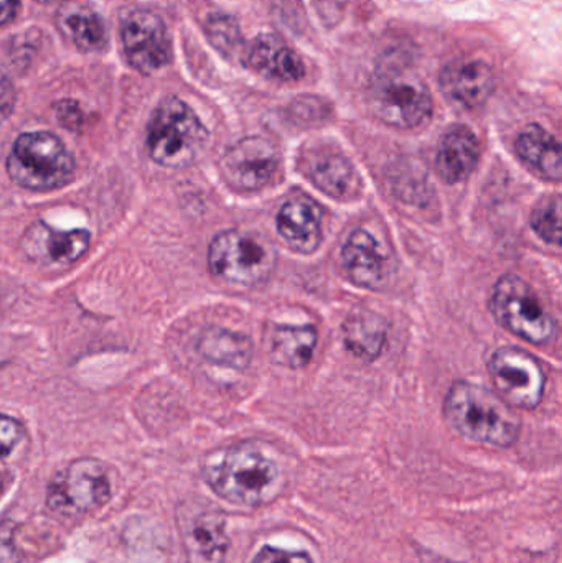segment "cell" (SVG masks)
Listing matches in <instances>:
<instances>
[{
  "label": "cell",
  "mask_w": 562,
  "mask_h": 563,
  "mask_svg": "<svg viewBox=\"0 0 562 563\" xmlns=\"http://www.w3.org/2000/svg\"><path fill=\"white\" fill-rule=\"evenodd\" d=\"M201 473L214 495L243 508L271 505L286 488L279 463L253 442L211 453Z\"/></svg>",
  "instance_id": "1"
},
{
  "label": "cell",
  "mask_w": 562,
  "mask_h": 563,
  "mask_svg": "<svg viewBox=\"0 0 562 563\" xmlns=\"http://www.w3.org/2000/svg\"><path fill=\"white\" fill-rule=\"evenodd\" d=\"M444 417L472 442L510 449L520 439V417L494 390L471 380L452 384L444 399Z\"/></svg>",
  "instance_id": "2"
},
{
  "label": "cell",
  "mask_w": 562,
  "mask_h": 563,
  "mask_svg": "<svg viewBox=\"0 0 562 563\" xmlns=\"http://www.w3.org/2000/svg\"><path fill=\"white\" fill-rule=\"evenodd\" d=\"M368 106L383 124L406 131L425 125L434 111L428 86L395 55L376 66L368 85Z\"/></svg>",
  "instance_id": "3"
},
{
  "label": "cell",
  "mask_w": 562,
  "mask_h": 563,
  "mask_svg": "<svg viewBox=\"0 0 562 563\" xmlns=\"http://www.w3.org/2000/svg\"><path fill=\"white\" fill-rule=\"evenodd\" d=\"M208 137V129L197 112L172 96L152 112L147 124L148 155L162 167L185 168L200 157Z\"/></svg>",
  "instance_id": "4"
},
{
  "label": "cell",
  "mask_w": 562,
  "mask_h": 563,
  "mask_svg": "<svg viewBox=\"0 0 562 563\" xmlns=\"http://www.w3.org/2000/svg\"><path fill=\"white\" fill-rule=\"evenodd\" d=\"M7 174L25 190H58L71 181L75 158L52 132H26L13 142Z\"/></svg>",
  "instance_id": "5"
},
{
  "label": "cell",
  "mask_w": 562,
  "mask_h": 563,
  "mask_svg": "<svg viewBox=\"0 0 562 563\" xmlns=\"http://www.w3.org/2000/svg\"><path fill=\"white\" fill-rule=\"evenodd\" d=\"M277 253L263 234L227 230L217 234L208 247V267L218 279L254 287L273 276Z\"/></svg>",
  "instance_id": "6"
},
{
  "label": "cell",
  "mask_w": 562,
  "mask_h": 563,
  "mask_svg": "<svg viewBox=\"0 0 562 563\" xmlns=\"http://www.w3.org/2000/svg\"><path fill=\"white\" fill-rule=\"evenodd\" d=\"M491 310L502 327L528 343L548 344L557 334V323L533 288L515 274L500 277L494 285Z\"/></svg>",
  "instance_id": "7"
},
{
  "label": "cell",
  "mask_w": 562,
  "mask_h": 563,
  "mask_svg": "<svg viewBox=\"0 0 562 563\" xmlns=\"http://www.w3.org/2000/svg\"><path fill=\"white\" fill-rule=\"evenodd\" d=\"M111 496L108 466L96 459H79L53 476L46 489V505L56 515L78 516L96 511Z\"/></svg>",
  "instance_id": "8"
},
{
  "label": "cell",
  "mask_w": 562,
  "mask_h": 563,
  "mask_svg": "<svg viewBox=\"0 0 562 563\" xmlns=\"http://www.w3.org/2000/svg\"><path fill=\"white\" fill-rule=\"evenodd\" d=\"M488 373L498 396L510 407L537 409L547 389L540 360L517 346H504L492 354Z\"/></svg>",
  "instance_id": "9"
},
{
  "label": "cell",
  "mask_w": 562,
  "mask_h": 563,
  "mask_svg": "<svg viewBox=\"0 0 562 563\" xmlns=\"http://www.w3.org/2000/svg\"><path fill=\"white\" fill-rule=\"evenodd\" d=\"M178 532L188 563H224L230 551L227 516L203 499H188L178 508Z\"/></svg>",
  "instance_id": "10"
},
{
  "label": "cell",
  "mask_w": 562,
  "mask_h": 563,
  "mask_svg": "<svg viewBox=\"0 0 562 563\" xmlns=\"http://www.w3.org/2000/svg\"><path fill=\"white\" fill-rule=\"evenodd\" d=\"M280 154L273 142L260 135L241 139L221 158V175L236 190H261L279 170Z\"/></svg>",
  "instance_id": "11"
},
{
  "label": "cell",
  "mask_w": 562,
  "mask_h": 563,
  "mask_svg": "<svg viewBox=\"0 0 562 563\" xmlns=\"http://www.w3.org/2000/svg\"><path fill=\"white\" fill-rule=\"evenodd\" d=\"M121 35L129 65L142 75H152L170 63V38L161 16L154 12H132L122 23Z\"/></svg>",
  "instance_id": "12"
},
{
  "label": "cell",
  "mask_w": 562,
  "mask_h": 563,
  "mask_svg": "<svg viewBox=\"0 0 562 563\" xmlns=\"http://www.w3.org/2000/svg\"><path fill=\"white\" fill-rule=\"evenodd\" d=\"M89 231H56L43 221H36L26 228L20 241L25 256L45 269H65L71 266L89 250Z\"/></svg>",
  "instance_id": "13"
},
{
  "label": "cell",
  "mask_w": 562,
  "mask_h": 563,
  "mask_svg": "<svg viewBox=\"0 0 562 563\" xmlns=\"http://www.w3.org/2000/svg\"><path fill=\"white\" fill-rule=\"evenodd\" d=\"M241 63L261 78L280 85L299 82L307 68L302 56L276 33L264 32L244 45Z\"/></svg>",
  "instance_id": "14"
},
{
  "label": "cell",
  "mask_w": 562,
  "mask_h": 563,
  "mask_svg": "<svg viewBox=\"0 0 562 563\" xmlns=\"http://www.w3.org/2000/svg\"><path fill=\"white\" fill-rule=\"evenodd\" d=\"M439 88L455 108H482L495 91V73L484 59L459 58L449 62L439 75Z\"/></svg>",
  "instance_id": "15"
},
{
  "label": "cell",
  "mask_w": 562,
  "mask_h": 563,
  "mask_svg": "<svg viewBox=\"0 0 562 563\" xmlns=\"http://www.w3.org/2000/svg\"><path fill=\"white\" fill-rule=\"evenodd\" d=\"M277 231L296 253H316L323 240L322 210L307 195H294L277 214Z\"/></svg>",
  "instance_id": "16"
},
{
  "label": "cell",
  "mask_w": 562,
  "mask_h": 563,
  "mask_svg": "<svg viewBox=\"0 0 562 563\" xmlns=\"http://www.w3.org/2000/svg\"><path fill=\"white\" fill-rule=\"evenodd\" d=\"M342 266L346 277L359 287L378 290L388 282L389 260L372 233L356 230L342 250Z\"/></svg>",
  "instance_id": "17"
},
{
  "label": "cell",
  "mask_w": 562,
  "mask_h": 563,
  "mask_svg": "<svg viewBox=\"0 0 562 563\" xmlns=\"http://www.w3.org/2000/svg\"><path fill=\"white\" fill-rule=\"evenodd\" d=\"M481 161V142L467 125L455 124L442 135L436 155V172L449 185L467 180Z\"/></svg>",
  "instance_id": "18"
},
{
  "label": "cell",
  "mask_w": 562,
  "mask_h": 563,
  "mask_svg": "<svg viewBox=\"0 0 562 563\" xmlns=\"http://www.w3.org/2000/svg\"><path fill=\"white\" fill-rule=\"evenodd\" d=\"M388 320L370 308L350 311L342 327L345 346L356 357L365 361H375L382 356L388 343Z\"/></svg>",
  "instance_id": "19"
},
{
  "label": "cell",
  "mask_w": 562,
  "mask_h": 563,
  "mask_svg": "<svg viewBox=\"0 0 562 563\" xmlns=\"http://www.w3.org/2000/svg\"><path fill=\"white\" fill-rule=\"evenodd\" d=\"M515 151L521 162L544 180H561V144L543 125H527L515 142Z\"/></svg>",
  "instance_id": "20"
},
{
  "label": "cell",
  "mask_w": 562,
  "mask_h": 563,
  "mask_svg": "<svg viewBox=\"0 0 562 563\" xmlns=\"http://www.w3.org/2000/svg\"><path fill=\"white\" fill-rule=\"evenodd\" d=\"M309 178L317 188L335 200H349L360 187L359 174L352 162L335 151L316 152L310 157Z\"/></svg>",
  "instance_id": "21"
},
{
  "label": "cell",
  "mask_w": 562,
  "mask_h": 563,
  "mask_svg": "<svg viewBox=\"0 0 562 563\" xmlns=\"http://www.w3.org/2000/svg\"><path fill=\"white\" fill-rule=\"evenodd\" d=\"M63 35L85 53L101 52L108 45V30L98 12L81 2H66L56 16Z\"/></svg>",
  "instance_id": "22"
},
{
  "label": "cell",
  "mask_w": 562,
  "mask_h": 563,
  "mask_svg": "<svg viewBox=\"0 0 562 563\" xmlns=\"http://www.w3.org/2000/svg\"><path fill=\"white\" fill-rule=\"evenodd\" d=\"M317 330L312 324L290 327L274 324L267 334V353L273 363L289 369L307 366L317 346Z\"/></svg>",
  "instance_id": "23"
},
{
  "label": "cell",
  "mask_w": 562,
  "mask_h": 563,
  "mask_svg": "<svg viewBox=\"0 0 562 563\" xmlns=\"http://www.w3.org/2000/svg\"><path fill=\"white\" fill-rule=\"evenodd\" d=\"M253 341L246 334L224 328H208L198 340V353L208 363L246 369L253 360Z\"/></svg>",
  "instance_id": "24"
},
{
  "label": "cell",
  "mask_w": 562,
  "mask_h": 563,
  "mask_svg": "<svg viewBox=\"0 0 562 563\" xmlns=\"http://www.w3.org/2000/svg\"><path fill=\"white\" fill-rule=\"evenodd\" d=\"M205 33H207L211 45L224 58L230 59V62H233V59L241 62L246 42H244L243 33H241L240 23L233 15L213 13V15L208 16L207 23H205Z\"/></svg>",
  "instance_id": "25"
},
{
  "label": "cell",
  "mask_w": 562,
  "mask_h": 563,
  "mask_svg": "<svg viewBox=\"0 0 562 563\" xmlns=\"http://www.w3.org/2000/svg\"><path fill=\"white\" fill-rule=\"evenodd\" d=\"M531 228L544 243L560 246L561 244V201L560 198L544 203L533 211Z\"/></svg>",
  "instance_id": "26"
},
{
  "label": "cell",
  "mask_w": 562,
  "mask_h": 563,
  "mask_svg": "<svg viewBox=\"0 0 562 563\" xmlns=\"http://www.w3.org/2000/svg\"><path fill=\"white\" fill-rule=\"evenodd\" d=\"M25 435L22 423L13 417L0 413V460L9 456Z\"/></svg>",
  "instance_id": "27"
},
{
  "label": "cell",
  "mask_w": 562,
  "mask_h": 563,
  "mask_svg": "<svg viewBox=\"0 0 562 563\" xmlns=\"http://www.w3.org/2000/svg\"><path fill=\"white\" fill-rule=\"evenodd\" d=\"M253 563H316L306 552H290L284 549L264 545L256 555Z\"/></svg>",
  "instance_id": "28"
},
{
  "label": "cell",
  "mask_w": 562,
  "mask_h": 563,
  "mask_svg": "<svg viewBox=\"0 0 562 563\" xmlns=\"http://www.w3.org/2000/svg\"><path fill=\"white\" fill-rule=\"evenodd\" d=\"M56 118L62 122L63 128L71 129V131H78L85 121L81 108L78 102L75 101H62L56 106Z\"/></svg>",
  "instance_id": "29"
},
{
  "label": "cell",
  "mask_w": 562,
  "mask_h": 563,
  "mask_svg": "<svg viewBox=\"0 0 562 563\" xmlns=\"http://www.w3.org/2000/svg\"><path fill=\"white\" fill-rule=\"evenodd\" d=\"M15 108V89L5 73L0 69V124L12 115Z\"/></svg>",
  "instance_id": "30"
},
{
  "label": "cell",
  "mask_w": 562,
  "mask_h": 563,
  "mask_svg": "<svg viewBox=\"0 0 562 563\" xmlns=\"http://www.w3.org/2000/svg\"><path fill=\"white\" fill-rule=\"evenodd\" d=\"M19 5V0H0V26L15 19Z\"/></svg>",
  "instance_id": "31"
},
{
  "label": "cell",
  "mask_w": 562,
  "mask_h": 563,
  "mask_svg": "<svg viewBox=\"0 0 562 563\" xmlns=\"http://www.w3.org/2000/svg\"><path fill=\"white\" fill-rule=\"evenodd\" d=\"M36 2L49 3V2H55V0H36Z\"/></svg>",
  "instance_id": "32"
},
{
  "label": "cell",
  "mask_w": 562,
  "mask_h": 563,
  "mask_svg": "<svg viewBox=\"0 0 562 563\" xmlns=\"http://www.w3.org/2000/svg\"><path fill=\"white\" fill-rule=\"evenodd\" d=\"M3 492V482L2 478H0V495H2Z\"/></svg>",
  "instance_id": "33"
}]
</instances>
